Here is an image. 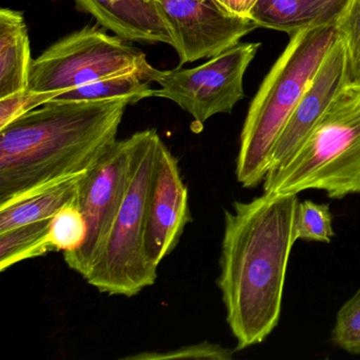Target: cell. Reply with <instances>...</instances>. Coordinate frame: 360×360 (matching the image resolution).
<instances>
[{
    "instance_id": "6da1fadb",
    "label": "cell",
    "mask_w": 360,
    "mask_h": 360,
    "mask_svg": "<svg viewBox=\"0 0 360 360\" xmlns=\"http://www.w3.org/2000/svg\"><path fill=\"white\" fill-rule=\"evenodd\" d=\"M298 202L297 193H264L224 210L217 284L236 351L263 342L279 323Z\"/></svg>"
},
{
    "instance_id": "7a4b0ae2",
    "label": "cell",
    "mask_w": 360,
    "mask_h": 360,
    "mask_svg": "<svg viewBox=\"0 0 360 360\" xmlns=\"http://www.w3.org/2000/svg\"><path fill=\"white\" fill-rule=\"evenodd\" d=\"M127 100L50 101L0 129V207L85 174L117 142Z\"/></svg>"
},
{
    "instance_id": "3957f363",
    "label": "cell",
    "mask_w": 360,
    "mask_h": 360,
    "mask_svg": "<svg viewBox=\"0 0 360 360\" xmlns=\"http://www.w3.org/2000/svg\"><path fill=\"white\" fill-rule=\"evenodd\" d=\"M336 39L335 25L311 27L290 35L263 79L240 136L236 176L244 188H254L264 181L280 132Z\"/></svg>"
},
{
    "instance_id": "277c9868",
    "label": "cell",
    "mask_w": 360,
    "mask_h": 360,
    "mask_svg": "<svg viewBox=\"0 0 360 360\" xmlns=\"http://www.w3.org/2000/svg\"><path fill=\"white\" fill-rule=\"evenodd\" d=\"M264 193L360 195V79L339 90L300 148L263 181Z\"/></svg>"
},
{
    "instance_id": "5b68a950",
    "label": "cell",
    "mask_w": 360,
    "mask_h": 360,
    "mask_svg": "<svg viewBox=\"0 0 360 360\" xmlns=\"http://www.w3.org/2000/svg\"><path fill=\"white\" fill-rule=\"evenodd\" d=\"M129 186L108 239L85 278L98 292L134 297L153 285L158 269L147 259L145 231L155 168L163 140L155 129L136 132Z\"/></svg>"
},
{
    "instance_id": "8992f818",
    "label": "cell",
    "mask_w": 360,
    "mask_h": 360,
    "mask_svg": "<svg viewBox=\"0 0 360 360\" xmlns=\"http://www.w3.org/2000/svg\"><path fill=\"white\" fill-rule=\"evenodd\" d=\"M141 73L158 83L163 71L146 54L104 28L86 26L56 41L33 60L28 91L64 92L107 77Z\"/></svg>"
},
{
    "instance_id": "52a82bcc",
    "label": "cell",
    "mask_w": 360,
    "mask_h": 360,
    "mask_svg": "<svg viewBox=\"0 0 360 360\" xmlns=\"http://www.w3.org/2000/svg\"><path fill=\"white\" fill-rule=\"evenodd\" d=\"M260 47L239 43L195 68L163 71L151 98L176 103L193 117L191 131L200 134L210 117L229 115L244 98V75Z\"/></svg>"
},
{
    "instance_id": "ba28073f",
    "label": "cell",
    "mask_w": 360,
    "mask_h": 360,
    "mask_svg": "<svg viewBox=\"0 0 360 360\" xmlns=\"http://www.w3.org/2000/svg\"><path fill=\"white\" fill-rule=\"evenodd\" d=\"M134 136L119 141L79 182L77 205L87 224L81 248L64 254L69 269L85 279L108 239L129 186Z\"/></svg>"
},
{
    "instance_id": "9c48e42d",
    "label": "cell",
    "mask_w": 360,
    "mask_h": 360,
    "mask_svg": "<svg viewBox=\"0 0 360 360\" xmlns=\"http://www.w3.org/2000/svg\"><path fill=\"white\" fill-rule=\"evenodd\" d=\"M172 31L180 66L235 47L258 28L252 20L225 13L210 0H155Z\"/></svg>"
},
{
    "instance_id": "30bf717a",
    "label": "cell",
    "mask_w": 360,
    "mask_h": 360,
    "mask_svg": "<svg viewBox=\"0 0 360 360\" xmlns=\"http://www.w3.org/2000/svg\"><path fill=\"white\" fill-rule=\"evenodd\" d=\"M191 220L188 189L181 176L178 160L163 143L155 168L145 231V252L153 267L158 269L172 254Z\"/></svg>"
},
{
    "instance_id": "8fae6325",
    "label": "cell",
    "mask_w": 360,
    "mask_h": 360,
    "mask_svg": "<svg viewBox=\"0 0 360 360\" xmlns=\"http://www.w3.org/2000/svg\"><path fill=\"white\" fill-rule=\"evenodd\" d=\"M351 79L347 47L337 37L280 132L271 150L267 174L281 167L300 148L339 90Z\"/></svg>"
},
{
    "instance_id": "7c38bea8",
    "label": "cell",
    "mask_w": 360,
    "mask_h": 360,
    "mask_svg": "<svg viewBox=\"0 0 360 360\" xmlns=\"http://www.w3.org/2000/svg\"><path fill=\"white\" fill-rule=\"evenodd\" d=\"M77 9L96 18L102 28L125 41L167 44L172 31L155 0H72Z\"/></svg>"
},
{
    "instance_id": "4fadbf2b",
    "label": "cell",
    "mask_w": 360,
    "mask_h": 360,
    "mask_svg": "<svg viewBox=\"0 0 360 360\" xmlns=\"http://www.w3.org/2000/svg\"><path fill=\"white\" fill-rule=\"evenodd\" d=\"M32 62L24 12L0 9V98L28 90Z\"/></svg>"
},
{
    "instance_id": "5bb4252c",
    "label": "cell",
    "mask_w": 360,
    "mask_h": 360,
    "mask_svg": "<svg viewBox=\"0 0 360 360\" xmlns=\"http://www.w3.org/2000/svg\"><path fill=\"white\" fill-rule=\"evenodd\" d=\"M85 174L0 207V233L29 223L51 220L65 205L77 201L79 182Z\"/></svg>"
},
{
    "instance_id": "9a60e30c",
    "label": "cell",
    "mask_w": 360,
    "mask_h": 360,
    "mask_svg": "<svg viewBox=\"0 0 360 360\" xmlns=\"http://www.w3.org/2000/svg\"><path fill=\"white\" fill-rule=\"evenodd\" d=\"M250 20L258 28L281 31L290 37L303 29L335 25L321 0H259Z\"/></svg>"
},
{
    "instance_id": "2e32d148",
    "label": "cell",
    "mask_w": 360,
    "mask_h": 360,
    "mask_svg": "<svg viewBox=\"0 0 360 360\" xmlns=\"http://www.w3.org/2000/svg\"><path fill=\"white\" fill-rule=\"evenodd\" d=\"M150 82L141 73H127L86 84L58 94L54 101L127 100L130 105L151 98Z\"/></svg>"
},
{
    "instance_id": "e0dca14e",
    "label": "cell",
    "mask_w": 360,
    "mask_h": 360,
    "mask_svg": "<svg viewBox=\"0 0 360 360\" xmlns=\"http://www.w3.org/2000/svg\"><path fill=\"white\" fill-rule=\"evenodd\" d=\"M50 222L51 220L29 223L0 233V271L52 252Z\"/></svg>"
},
{
    "instance_id": "ac0fdd59",
    "label": "cell",
    "mask_w": 360,
    "mask_h": 360,
    "mask_svg": "<svg viewBox=\"0 0 360 360\" xmlns=\"http://www.w3.org/2000/svg\"><path fill=\"white\" fill-rule=\"evenodd\" d=\"M87 236V224L77 202L65 205L50 222L49 240L52 252H75Z\"/></svg>"
},
{
    "instance_id": "d6986e66",
    "label": "cell",
    "mask_w": 360,
    "mask_h": 360,
    "mask_svg": "<svg viewBox=\"0 0 360 360\" xmlns=\"http://www.w3.org/2000/svg\"><path fill=\"white\" fill-rule=\"evenodd\" d=\"M295 241L330 243L335 233L333 214L328 204H318L311 200H299L294 219Z\"/></svg>"
},
{
    "instance_id": "ffe728a7",
    "label": "cell",
    "mask_w": 360,
    "mask_h": 360,
    "mask_svg": "<svg viewBox=\"0 0 360 360\" xmlns=\"http://www.w3.org/2000/svg\"><path fill=\"white\" fill-rule=\"evenodd\" d=\"M332 341L347 353L360 355V288L337 313Z\"/></svg>"
},
{
    "instance_id": "44dd1931",
    "label": "cell",
    "mask_w": 360,
    "mask_h": 360,
    "mask_svg": "<svg viewBox=\"0 0 360 360\" xmlns=\"http://www.w3.org/2000/svg\"><path fill=\"white\" fill-rule=\"evenodd\" d=\"M335 29L347 47L352 79H357L360 75V0H349L335 22Z\"/></svg>"
},
{
    "instance_id": "7402d4cb",
    "label": "cell",
    "mask_w": 360,
    "mask_h": 360,
    "mask_svg": "<svg viewBox=\"0 0 360 360\" xmlns=\"http://www.w3.org/2000/svg\"><path fill=\"white\" fill-rule=\"evenodd\" d=\"M233 349H227L218 343L207 341L197 345H184L180 349L166 352H145L136 355L127 356L126 360H167V359H208L231 360Z\"/></svg>"
},
{
    "instance_id": "603a6c76",
    "label": "cell",
    "mask_w": 360,
    "mask_h": 360,
    "mask_svg": "<svg viewBox=\"0 0 360 360\" xmlns=\"http://www.w3.org/2000/svg\"><path fill=\"white\" fill-rule=\"evenodd\" d=\"M62 92L37 94L27 90L9 98H0V129L9 125L18 117L54 100Z\"/></svg>"
},
{
    "instance_id": "cb8c5ba5",
    "label": "cell",
    "mask_w": 360,
    "mask_h": 360,
    "mask_svg": "<svg viewBox=\"0 0 360 360\" xmlns=\"http://www.w3.org/2000/svg\"><path fill=\"white\" fill-rule=\"evenodd\" d=\"M225 13L237 18H248L259 0H210Z\"/></svg>"
},
{
    "instance_id": "d4e9b609",
    "label": "cell",
    "mask_w": 360,
    "mask_h": 360,
    "mask_svg": "<svg viewBox=\"0 0 360 360\" xmlns=\"http://www.w3.org/2000/svg\"><path fill=\"white\" fill-rule=\"evenodd\" d=\"M321 1L330 12V15L335 18V22L349 3V0H321Z\"/></svg>"
},
{
    "instance_id": "484cf974",
    "label": "cell",
    "mask_w": 360,
    "mask_h": 360,
    "mask_svg": "<svg viewBox=\"0 0 360 360\" xmlns=\"http://www.w3.org/2000/svg\"><path fill=\"white\" fill-rule=\"evenodd\" d=\"M360 79V75H359V77H358V79Z\"/></svg>"
}]
</instances>
